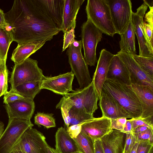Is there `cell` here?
<instances>
[{"mask_svg": "<svg viewBox=\"0 0 153 153\" xmlns=\"http://www.w3.org/2000/svg\"><path fill=\"white\" fill-rule=\"evenodd\" d=\"M126 134L112 129L101 139L105 153H123Z\"/></svg>", "mask_w": 153, "mask_h": 153, "instance_id": "obj_21", "label": "cell"}, {"mask_svg": "<svg viewBox=\"0 0 153 153\" xmlns=\"http://www.w3.org/2000/svg\"><path fill=\"white\" fill-rule=\"evenodd\" d=\"M8 73L6 60H0V97L7 91Z\"/></svg>", "mask_w": 153, "mask_h": 153, "instance_id": "obj_32", "label": "cell"}, {"mask_svg": "<svg viewBox=\"0 0 153 153\" xmlns=\"http://www.w3.org/2000/svg\"><path fill=\"white\" fill-rule=\"evenodd\" d=\"M94 153H105L101 139L94 141Z\"/></svg>", "mask_w": 153, "mask_h": 153, "instance_id": "obj_43", "label": "cell"}, {"mask_svg": "<svg viewBox=\"0 0 153 153\" xmlns=\"http://www.w3.org/2000/svg\"><path fill=\"white\" fill-rule=\"evenodd\" d=\"M117 54L128 70L131 84L147 86L153 89V78L144 71L131 55L120 50Z\"/></svg>", "mask_w": 153, "mask_h": 153, "instance_id": "obj_12", "label": "cell"}, {"mask_svg": "<svg viewBox=\"0 0 153 153\" xmlns=\"http://www.w3.org/2000/svg\"><path fill=\"white\" fill-rule=\"evenodd\" d=\"M38 63L29 57L21 63L15 64L9 81L11 88L27 82L41 81L44 75Z\"/></svg>", "mask_w": 153, "mask_h": 153, "instance_id": "obj_8", "label": "cell"}, {"mask_svg": "<svg viewBox=\"0 0 153 153\" xmlns=\"http://www.w3.org/2000/svg\"><path fill=\"white\" fill-rule=\"evenodd\" d=\"M106 79L127 85L131 84L129 72L123 62L117 54L111 61Z\"/></svg>", "mask_w": 153, "mask_h": 153, "instance_id": "obj_20", "label": "cell"}, {"mask_svg": "<svg viewBox=\"0 0 153 153\" xmlns=\"http://www.w3.org/2000/svg\"><path fill=\"white\" fill-rule=\"evenodd\" d=\"M33 126L30 120L9 119L8 125L0 136V153H12L23 133Z\"/></svg>", "mask_w": 153, "mask_h": 153, "instance_id": "obj_6", "label": "cell"}, {"mask_svg": "<svg viewBox=\"0 0 153 153\" xmlns=\"http://www.w3.org/2000/svg\"><path fill=\"white\" fill-rule=\"evenodd\" d=\"M105 49L100 53L96 69L92 80L99 99L101 96L102 88L111 61L115 56Z\"/></svg>", "mask_w": 153, "mask_h": 153, "instance_id": "obj_17", "label": "cell"}, {"mask_svg": "<svg viewBox=\"0 0 153 153\" xmlns=\"http://www.w3.org/2000/svg\"><path fill=\"white\" fill-rule=\"evenodd\" d=\"M84 123L67 127L66 130L71 138H74L76 137L79 134L81 130L82 125Z\"/></svg>", "mask_w": 153, "mask_h": 153, "instance_id": "obj_41", "label": "cell"}, {"mask_svg": "<svg viewBox=\"0 0 153 153\" xmlns=\"http://www.w3.org/2000/svg\"><path fill=\"white\" fill-rule=\"evenodd\" d=\"M99 105L102 116L109 119L120 117L132 118L113 99L101 91Z\"/></svg>", "mask_w": 153, "mask_h": 153, "instance_id": "obj_18", "label": "cell"}, {"mask_svg": "<svg viewBox=\"0 0 153 153\" xmlns=\"http://www.w3.org/2000/svg\"><path fill=\"white\" fill-rule=\"evenodd\" d=\"M153 117L143 118L140 117L131 118L130 120L131 123L132 130L140 126L153 128Z\"/></svg>", "mask_w": 153, "mask_h": 153, "instance_id": "obj_33", "label": "cell"}, {"mask_svg": "<svg viewBox=\"0 0 153 153\" xmlns=\"http://www.w3.org/2000/svg\"><path fill=\"white\" fill-rule=\"evenodd\" d=\"M131 55L144 71L153 78V56L145 57L137 54Z\"/></svg>", "mask_w": 153, "mask_h": 153, "instance_id": "obj_31", "label": "cell"}, {"mask_svg": "<svg viewBox=\"0 0 153 153\" xmlns=\"http://www.w3.org/2000/svg\"><path fill=\"white\" fill-rule=\"evenodd\" d=\"M52 114L38 112L34 117V123L39 127L43 126L47 128L56 126L55 119Z\"/></svg>", "mask_w": 153, "mask_h": 153, "instance_id": "obj_30", "label": "cell"}, {"mask_svg": "<svg viewBox=\"0 0 153 153\" xmlns=\"http://www.w3.org/2000/svg\"><path fill=\"white\" fill-rule=\"evenodd\" d=\"M144 29L147 39L151 48L153 49V27L144 22Z\"/></svg>", "mask_w": 153, "mask_h": 153, "instance_id": "obj_39", "label": "cell"}, {"mask_svg": "<svg viewBox=\"0 0 153 153\" xmlns=\"http://www.w3.org/2000/svg\"><path fill=\"white\" fill-rule=\"evenodd\" d=\"M102 91L116 101L132 118L140 117V104L131 85L106 79Z\"/></svg>", "mask_w": 153, "mask_h": 153, "instance_id": "obj_3", "label": "cell"}, {"mask_svg": "<svg viewBox=\"0 0 153 153\" xmlns=\"http://www.w3.org/2000/svg\"><path fill=\"white\" fill-rule=\"evenodd\" d=\"M46 42H33L18 44L11 57L15 64L22 63L41 48Z\"/></svg>", "mask_w": 153, "mask_h": 153, "instance_id": "obj_24", "label": "cell"}, {"mask_svg": "<svg viewBox=\"0 0 153 153\" xmlns=\"http://www.w3.org/2000/svg\"><path fill=\"white\" fill-rule=\"evenodd\" d=\"M13 41L18 44L51 40L61 30L37 6L34 0H16L4 13Z\"/></svg>", "mask_w": 153, "mask_h": 153, "instance_id": "obj_1", "label": "cell"}, {"mask_svg": "<svg viewBox=\"0 0 153 153\" xmlns=\"http://www.w3.org/2000/svg\"><path fill=\"white\" fill-rule=\"evenodd\" d=\"M148 7L144 2L137 9L136 12H133L131 21L138 41L139 48V55L149 57L153 56V49L149 44L144 29L143 17Z\"/></svg>", "mask_w": 153, "mask_h": 153, "instance_id": "obj_11", "label": "cell"}, {"mask_svg": "<svg viewBox=\"0 0 153 153\" xmlns=\"http://www.w3.org/2000/svg\"><path fill=\"white\" fill-rule=\"evenodd\" d=\"M126 136L123 153H128L132 149L137 139L134 135L132 134H126Z\"/></svg>", "mask_w": 153, "mask_h": 153, "instance_id": "obj_36", "label": "cell"}, {"mask_svg": "<svg viewBox=\"0 0 153 153\" xmlns=\"http://www.w3.org/2000/svg\"></svg>", "mask_w": 153, "mask_h": 153, "instance_id": "obj_53", "label": "cell"}, {"mask_svg": "<svg viewBox=\"0 0 153 153\" xmlns=\"http://www.w3.org/2000/svg\"><path fill=\"white\" fill-rule=\"evenodd\" d=\"M127 120L126 118L120 117L111 119V127L112 129L122 131Z\"/></svg>", "mask_w": 153, "mask_h": 153, "instance_id": "obj_38", "label": "cell"}, {"mask_svg": "<svg viewBox=\"0 0 153 153\" xmlns=\"http://www.w3.org/2000/svg\"><path fill=\"white\" fill-rule=\"evenodd\" d=\"M138 143L137 142L131 150L128 153H136Z\"/></svg>", "mask_w": 153, "mask_h": 153, "instance_id": "obj_48", "label": "cell"}, {"mask_svg": "<svg viewBox=\"0 0 153 153\" xmlns=\"http://www.w3.org/2000/svg\"><path fill=\"white\" fill-rule=\"evenodd\" d=\"M38 7L62 31L65 0H34Z\"/></svg>", "mask_w": 153, "mask_h": 153, "instance_id": "obj_14", "label": "cell"}, {"mask_svg": "<svg viewBox=\"0 0 153 153\" xmlns=\"http://www.w3.org/2000/svg\"><path fill=\"white\" fill-rule=\"evenodd\" d=\"M74 76L71 71L54 76H44L41 81L40 89L49 90L63 96L74 91L72 86Z\"/></svg>", "mask_w": 153, "mask_h": 153, "instance_id": "obj_13", "label": "cell"}, {"mask_svg": "<svg viewBox=\"0 0 153 153\" xmlns=\"http://www.w3.org/2000/svg\"><path fill=\"white\" fill-rule=\"evenodd\" d=\"M137 139V142L141 140H148L153 143V128H148L139 133L134 134Z\"/></svg>", "mask_w": 153, "mask_h": 153, "instance_id": "obj_37", "label": "cell"}, {"mask_svg": "<svg viewBox=\"0 0 153 153\" xmlns=\"http://www.w3.org/2000/svg\"><path fill=\"white\" fill-rule=\"evenodd\" d=\"M112 129L111 119L102 116L94 118L83 123L81 132L90 136L94 141L101 139Z\"/></svg>", "mask_w": 153, "mask_h": 153, "instance_id": "obj_15", "label": "cell"}, {"mask_svg": "<svg viewBox=\"0 0 153 153\" xmlns=\"http://www.w3.org/2000/svg\"><path fill=\"white\" fill-rule=\"evenodd\" d=\"M132 126L130 120H127L123 130L121 131L125 134H132Z\"/></svg>", "mask_w": 153, "mask_h": 153, "instance_id": "obj_44", "label": "cell"}, {"mask_svg": "<svg viewBox=\"0 0 153 153\" xmlns=\"http://www.w3.org/2000/svg\"><path fill=\"white\" fill-rule=\"evenodd\" d=\"M69 114L70 118L69 126L84 123L94 118L93 114H88L74 106L71 108Z\"/></svg>", "mask_w": 153, "mask_h": 153, "instance_id": "obj_29", "label": "cell"}, {"mask_svg": "<svg viewBox=\"0 0 153 153\" xmlns=\"http://www.w3.org/2000/svg\"><path fill=\"white\" fill-rule=\"evenodd\" d=\"M113 23L117 33L120 35L131 22L133 11L130 0H107Z\"/></svg>", "mask_w": 153, "mask_h": 153, "instance_id": "obj_10", "label": "cell"}, {"mask_svg": "<svg viewBox=\"0 0 153 153\" xmlns=\"http://www.w3.org/2000/svg\"><path fill=\"white\" fill-rule=\"evenodd\" d=\"M74 153H79L78 152H74Z\"/></svg>", "mask_w": 153, "mask_h": 153, "instance_id": "obj_52", "label": "cell"}, {"mask_svg": "<svg viewBox=\"0 0 153 153\" xmlns=\"http://www.w3.org/2000/svg\"><path fill=\"white\" fill-rule=\"evenodd\" d=\"M148 127L145 126H140L138 127L132 131V134H135L141 133L147 130Z\"/></svg>", "mask_w": 153, "mask_h": 153, "instance_id": "obj_46", "label": "cell"}, {"mask_svg": "<svg viewBox=\"0 0 153 153\" xmlns=\"http://www.w3.org/2000/svg\"><path fill=\"white\" fill-rule=\"evenodd\" d=\"M47 149L48 153H58L55 149L51 147L48 145L47 146Z\"/></svg>", "mask_w": 153, "mask_h": 153, "instance_id": "obj_47", "label": "cell"}, {"mask_svg": "<svg viewBox=\"0 0 153 153\" xmlns=\"http://www.w3.org/2000/svg\"><path fill=\"white\" fill-rule=\"evenodd\" d=\"M13 41L9 25L0 27V60L6 61L8 51Z\"/></svg>", "mask_w": 153, "mask_h": 153, "instance_id": "obj_27", "label": "cell"}, {"mask_svg": "<svg viewBox=\"0 0 153 153\" xmlns=\"http://www.w3.org/2000/svg\"><path fill=\"white\" fill-rule=\"evenodd\" d=\"M85 11L87 19L102 33L112 37L117 33L107 0H88Z\"/></svg>", "mask_w": 153, "mask_h": 153, "instance_id": "obj_4", "label": "cell"}, {"mask_svg": "<svg viewBox=\"0 0 153 153\" xmlns=\"http://www.w3.org/2000/svg\"><path fill=\"white\" fill-rule=\"evenodd\" d=\"M48 145L42 133L35 128H30L23 133L12 152L19 151L26 153H48Z\"/></svg>", "mask_w": 153, "mask_h": 153, "instance_id": "obj_9", "label": "cell"}, {"mask_svg": "<svg viewBox=\"0 0 153 153\" xmlns=\"http://www.w3.org/2000/svg\"><path fill=\"white\" fill-rule=\"evenodd\" d=\"M84 0H65L63 19V33L76 27V19L78 12Z\"/></svg>", "mask_w": 153, "mask_h": 153, "instance_id": "obj_22", "label": "cell"}, {"mask_svg": "<svg viewBox=\"0 0 153 153\" xmlns=\"http://www.w3.org/2000/svg\"><path fill=\"white\" fill-rule=\"evenodd\" d=\"M8 25L5 20L4 13L0 8V27H5Z\"/></svg>", "mask_w": 153, "mask_h": 153, "instance_id": "obj_45", "label": "cell"}, {"mask_svg": "<svg viewBox=\"0 0 153 153\" xmlns=\"http://www.w3.org/2000/svg\"><path fill=\"white\" fill-rule=\"evenodd\" d=\"M148 6L149 7L150 10L149 11L145 14L144 22L153 27V6L148 5Z\"/></svg>", "mask_w": 153, "mask_h": 153, "instance_id": "obj_42", "label": "cell"}, {"mask_svg": "<svg viewBox=\"0 0 153 153\" xmlns=\"http://www.w3.org/2000/svg\"><path fill=\"white\" fill-rule=\"evenodd\" d=\"M81 36L84 52V59L90 66L95 65L97 61L96 48L102 38V33L88 19L81 27Z\"/></svg>", "mask_w": 153, "mask_h": 153, "instance_id": "obj_7", "label": "cell"}, {"mask_svg": "<svg viewBox=\"0 0 153 153\" xmlns=\"http://www.w3.org/2000/svg\"><path fill=\"white\" fill-rule=\"evenodd\" d=\"M41 81L28 82L10 88V91L25 99L33 100L36 95L41 90Z\"/></svg>", "mask_w": 153, "mask_h": 153, "instance_id": "obj_26", "label": "cell"}, {"mask_svg": "<svg viewBox=\"0 0 153 153\" xmlns=\"http://www.w3.org/2000/svg\"><path fill=\"white\" fill-rule=\"evenodd\" d=\"M75 141L79 153H94V141L90 136L81 132Z\"/></svg>", "mask_w": 153, "mask_h": 153, "instance_id": "obj_28", "label": "cell"}, {"mask_svg": "<svg viewBox=\"0 0 153 153\" xmlns=\"http://www.w3.org/2000/svg\"><path fill=\"white\" fill-rule=\"evenodd\" d=\"M4 128V124L0 121V136L3 132Z\"/></svg>", "mask_w": 153, "mask_h": 153, "instance_id": "obj_49", "label": "cell"}, {"mask_svg": "<svg viewBox=\"0 0 153 153\" xmlns=\"http://www.w3.org/2000/svg\"><path fill=\"white\" fill-rule=\"evenodd\" d=\"M153 148L152 147L151 149H150L149 153H153Z\"/></svg>", "mask_w": 153, "mask_h": 153, "instance_id": "obj_51", "label": "cell"}, {"mask_svg": "<svg viewBox=\"0 0 153 153\" xmlns=\"http://www.w3.org/2000/svg\"><path fill=\"white\" fill-rule=\"evenodd\" d=\"M4 106L9 119L30 120L35 104L33 100L23 99L5 104Z\"/></svg>", "mask_w": 153, "mask_h": 153, "instance_id": "obj_16", "label": "cell"}, {"mask_svg": "<svg viewBox=\"0 0 153 153\" xmlns=\"http://www.w3.org/2000/svg\"><path fill=\"white\" fill-rule=\"evenodd\" d=\"M131 86L140 104V117L143 118L153 117V89L147 86L131 84Z\"/></svg>", "mask_w": 153, "mask_h": 153, "instance_id": "obj_19", "label": "cell"}, {"mask_svg": "<svg viewBox=\"0 0 153 153\" xmlns=\"http://www.w3.org/2000/svg\"><path fill=\"white\" fill-rule=\"evenodd\" d=\"M64 33L62 52L68 48L75 40L74 29L72 28L69 31L65 32Z\"/></svg>", "mask_w": 153, "mask_h": 153, "instance_id": "obj_34", "label": "cell"}, {"mask_svg": "<svg viewBox=\"0 0 153 153\" xmlns=\"http://www.w3.org/2000/svg\"><path fill=\"white\" fill-rule=\"evenodd\" d=\"M136 153H149L153 147V143L148 140H141L138 142Z\"/></svg>", "mask_w": 153, "mask_h": 153, "instance_id": "obj_35", "label": "cell"}, {"mask_svg": "<svg viewBox=\"0 0 153 153\" xmlns=\"http://www.w3.org/2000/svg\"><path fill=\"white\" fill-rule=\"evenodd\" d=\"M23 99L25 98L21 96L10 91H7L4 95L3 102L5 104Z\"/></svg>", "mask_w": 153, "mask_h": 153, "instance_id": "obj_40", "label": "cell"}, {"mask_svg": "<svg viewBox=\"0 0 153 153\" xmlns=\"http://www.w3.org/2000/svg\"><path fill=\"white\" fill-rule=\"evenodd\" d=\"M82 47L81 40H75L69 45L67 51L71 71L75 76L80 89L88 86L92 81L88 65L82 53Z\"/></svg>", "mask_w": 153, "mask_h": 153, "instance_id": "obj_5", "label": "cell"}, {"mask_svg": "<svg viewBox=\"0 0 153 153\" xmlns=\"http://www.w3.org/2000/svg\"><path fill=\"white\" fill-rule=\"evenodd\" d=\"M12 153H26L24 152H21V151H15L13 152Z\"/></svg>", "mask_w": 153, "mask_h": 153, "instance_id": "obj_50", "label": "cell"}, {"mask_svg": "<svg viewBox=\"0 0 153 153\" xmlns=\"http://www.w3.org/2000/svg\"><path fill=\"white\" fill-rule=\"evenodd\" d=\"M135 35L134 28L131 21L125 32L120 35L119 45L120 51L131 55L136 54Z\"/></svg>", "mask_w": 153, "mask_h": 153, "instance_id": "obj_25", "label": "cell"}, {"mask_svg": "<svg viewBox=\"0 0 153 153\" xmlns=\"http://www.w3.org/2000/svg\"><path fill=\"white\" fill-rule=\"evenodd\" d=\"M99 99L92 80L87 87L76 89L63 96L56 105V108L60 109L63 113H68L71 108L74 106L93 115L98 108L97 103Z\"/></svg>", "mask_w": 153, "mask_h": 153, "instance_id": "obj_2", "label": "cell"}, {"mask_svg": "<svg viewBox=\"0 0 153 153\" xmlns=\"http://www.w3.org/2000/svg\"><path fill=\"white\" fill-rule=\"evenodd\" d=\"M55 137V149L58 153L78 152L75 141L64 128L61 127L58 129Z\"/></svg>", "mask_w": 153, "mask_h": 153, "instance_id": "obj_23", "label": "cell"}]
</instances>
